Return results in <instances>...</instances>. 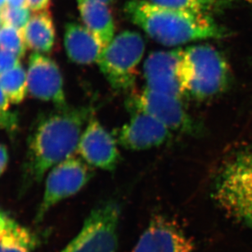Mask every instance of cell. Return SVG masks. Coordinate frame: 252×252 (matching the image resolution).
<instances>
[{"label":"cell","mask_w":252,"mask_h":252,"mask_svg":"<svg viewBox=\"0 0 252 252\" xmlns=\"http://www.w3.org/2000/svg\"><path fill=\"white\" fill-rule=\"evenodd\" d=\"M182 68L186 96L191 99H213L232 84V70L225 57L210 44L184 49Z\"/></svg>","instance_id":"obj_4"},{"label":"cell","mask_w":252,"mask_h":252,"mask_svg":"<svg viewBox=\"0 0 252 252\" xmlns=\"http://www.w3.org/2000/svg\"><path fill=\"white\" fill-rule=\"evenodd\" d=\"M20 59L11 52L0 49V74L11 70L20 64Z\"/></svg>","instance_id":"obj_22"},{"label":"cell","mask_w":252,"mask_h":252,"mask_svg":"<svg viewBox=\"0 0 252 252\" xmlns=\"http://www.w3.org/2000/svg\"><path fill=\"white\" fill-rule=\"evenodd\" d=\"M16 224L17 223L14 220H12L7 215L0 211V239Z\"/></svg>","instance_id":"obj_24"},{"label":"cell","mask_w":252,"mask_h":252,"mask_svg":"<svg viewBox=\"0 0 252 252\" xmlns=\"http://www.w3.org/2000/svg\"><path fill=\"white\" fill-rule=\"evenodd\" d=\"M121 206L108 200L96 206L77 235L59 252H117Z\"/></svg>","instance_id":"obj_6"},{"label":"cell","mask_w":252,"mask_h":252,"mask_svg":"<svg viewBox=\"0 0 252 252\" xmlns=\"http://www.w3.org/2000/svg\"><path fill=\"white\" fill-rule=\"evenodd\" d=\"M84 25L97 37L103 49L115 37L112 12L104 2L97 0H76Z\"/></svg>","instance_id":"obj_15"},{"label":"cell","mask_w":252,"mask_h":252,"mask_svg":"<svg viewBox=\"0 0 252 252\" xmlns=\"http://www.w3.org/2000/svg\"><path fill=\"white\" fill-rule=\"evenodd\" d=\"M17 118L15 113L2 112L0 113V126L7 130H14L17 127Z\"/></svg>","instance_id":"obj_23"},{"label":"cell","mask_w":252,"mask_h":252,"mask_svg":"<svg viewBox=\"0 0 252 252\" xmlns=\"http://www.w3.org/2000/svg\"><path fill=\"white\" fill-rule=\"evenodd\" d=\"M10 101L4 91L2 90L1 85H0V113L7 112L9 108Z\"/></svg>","instance_id":"obj_27"},{"label":"cell","mask_w":252,"mask_h":252,"mask_svg":"<svg viewBox=\"0 0 252 252\" xmlns=\"http://www.w3.org/2000/svg\"><path fill=\"white\" fill-rule=\"evenodd\" d=\"M6 5L13 7H27V0H7Z\"/></svg>","instance_id":"obj_28"},{"label":"cell","mask_w":252,"mask_h":252,"mask_svg":"<svg viewBox=\"0 0 252 252\" xmlns=\"http://www.w3.org/2000/svg\"><path fill=\"white\" fill-rule=\"evenodd\" d=\"M212 196L229 218L252 228V145L223 160L214 179Z\"/></svg>","instance_id":"obj_3"},{"label":"cell","mask_w":252,"mask_h":252,"mask_svg":"<svg viewBox=\"0 0 252 252\" xmlns=\"http://www.w3.org/2000/svg\"><path fill=\"white\" fill-rule=\"evenodd\" d=\"M248 2H249V3H250V4L252 6V0H248Z\"/></svg>","instance_id":"obj_32"},{"label":"cell","mask_w":252,"mask_h":252,"mask_svg":"<svg viewBox=\"0 0 252 252\" xmlns=\"http://www.w3.org/2000/svg\"><path fill=\"white\" fill-rule=\"evenodd\" d=\"M125 14L159 44L180 46L190 42L221 39L230 32L206 13H196L161 7L147 0H128Z\"/></svg>","instance_id":"obj_2"},{"label":"cell","mask_w":252,"mask_h":252,"mask_svg":"<svg viewBox=\"0 0 252 252\" xmlns=\"http://www.w3.org/2000/svg\"><path fill=\"white\" fill-rule=\"evenodd\" d=\"M150 2L170 9L196 13H206L210 7L201 0H149Z\"/></svg>","instance_id":"obj_21"},{"label":"cell","mask_w":252,"mask_h":252,"mask_svg":"<svg viewBox=\"0 0 252 252\" xmlns=\"http://www.w3.org/2000/svg\"><path fill=\"white\" fill-rule=\"evenodd\" d=\"M132 114L130 120L117 131V143L122 148L148 150L163 145L170 138V129L154 117L141 112Z\"/></svg>","instance_id":"obj_13"},{"label":"cell","mask_w":252,"mask_h":252,"mask_svg":"<svg viewBox=\"0 0 252 252\" xmlns=\"http://www.w3.org/2000/svg\"><path fill=\"white\" fill-rule=\"evenodd\" d=\"M94 116L90 106L55 107L40 115L30 132L22 170V187L40 182L53 169L77 151L85 126Z\"/></svg>","instance_id":"obj_1"},{"label":"cell","mask_w":252,"mask_h":252,"mask_svg":"<svg viewBox=\"0 0 252 252\" xmlns=\"http://www.w3.org/2000/svg\"><path fill=\"white\" fill-rule=\"evenodd\" d=\"M6 4H7V0H0V10L3 8Z\"/></svg>","instance_id":"obj_29"},{"label":"cell","mask_w":252,"mask_h":252,"mask_svg":"<svg viewBox=\"0 0 252 252\" xmlns=\"http://www.w3.org/2000/svg\"><path fill=\"white\" fill-rule=\"evenodd\" d=\"M76 152L88 165L107 171L116 170L121 158L117 139L94 116L83 131Z\"/></svg>","instance_id":"obj_11"},{"label":"cell","mask_w":252,"mask_h":252,"mask_svg":"<svg viewBox=\"0 0 252 252\" xmlns=\"http://www.w3.org/2000/svg\"><path fill=\"white\" fill-rule=\"evenodd\" d=\"M31 17V9L28 7H13L6 5L0 10L1 25H9L19 30H24Z\"/></svg>","instance_id":"obj_20"},{"label":"cell","mask_w":252,"mask_h":252,"mask_svg":"<svg viewBox=\"0 0 252 252\" xmlns=\"http://www.w3.org/2000/svg\"><path fill=\"white\" fill-rule=\"evenodd\" d=\"M201 2H203L205 4L207 5L209 7H211L212 0H201Z\"/></svg>","instance_id":"obj_30"},{"label":"cell","mask_w":252,"mask_h":252,"mask_svg":"<svg viewBox=\"0 0 252 252\" xmlns=\"http://www.w3.org/2000/svg\"><path fill=\"white\" fill-rule=\"evenodd\" d=\"M8 160H9V157H8L7 148L6 146L0 143V176L6 170Z\"/></svg>","instance_id":"obj_26"},{"label":"cell","mask_w":252,"mask_h":252,"mask_svg":"<svg viewBox=\"0 0 252 252\" xmlns=\"http://www.w3.org/2000/svg\"><path fill=\"white\" fill-rule=\"evenodd\" d=\"M0 85L11 103L18 104L25 99L28 92L27 73L21 63L0 74Z\"/></svg>","instance_id":"obj_17"},{"label":"cell","mask_w":252,"mask_h":252,"mask_svg":"<svg viewBox=\"0 0 252 252\" xmlns=\"http://www.w3.org/2000/svg\"><path fill=\"white\" fill-rule=\"evenodd\" d=\"M93 175L87 163L74 157L54 166L47 177L43 200L35 216L37 222L42 221L55 205L79 192Z\"/></svg>","instance_id":"obj_8"},{"label":"cell","mask_w":252,"mask_h":252,"mask_svg":"<svg viewBox=\"0 0 252 252\" xmlns=\"http://www.w3.org/2000/svg\"><path fill=\"white\" fill-rule=\"evenodd\" d=\"M64 46L68 59L79 65L97 63L103 50L97 37L85 25L76 22L65 25Z\"/></svg>","instance_id":"obj_14"},{"label":"cell","mask_w":252,"mask_h":252,"mask_svg":"<svg viewBox=\"0 0 252 252\" xmlns=\"http://www.w3.org/2000/svg\"><path fill=\"white\" fill-rule=\"evenodd\" d=\"M23 31L27 48L31 50L49 54L54 49L56 30L49 10L34 12Z\"/></svg>","instance_id":"obj_16"},{"label":"cell","mask_w":252,"mask_h":252,"mask_svg":"<svg viewBox=\"0 0 252 252\" xmlns=\"http://www.w3.org/2000/svg\"><path fill=\"white\" fill-rule=\"evenodd\" d=\"M97 1H99V2H104L106 4H111L114 0H97Z\"/></svg>","instance_id":"obj_31"},{"label":"cell","mask_w":252,"mask_h":252,"mask_svg":"<svg viewBox=\"0 0 252 252\" xmlns=\"http://www.w3.org/2000/svg\"><path fill=\"white\" fill-rule=\"evenodd\" d=\"M36 244L35 236L17 223L0 239V252H32Z\"/></svg>","instance_id":"obj_18"},{"label":"cell","mask_w":252,"mask_h":252,"mask_svg":"<svg viewBox=\"0 0 252 252\" xmlns=\"http://www.w3.org/2000/svg\"><path fill=\"white\" fill-rule=\"evenodd\" d=\"M27 73L28 91L33 97L52 102L56 107L67 106L63 75L56 62L34 52L30 57Z\"/></svg>","instance_id":"obj_10"},{"label":"cell","mask_w":252,"mask_h":252,"mask_svg":"<svg viewBox=\"0 0 252 252\" xmlns=\"http://www.w3.org/2000/svg\"><path fill=\"white\" fill-rule=\"evenodd\" d=\"M51 0H27V7L34 12L49 10Z\"/></svg>","instance_id":"obj_25"},{"label":"cell","mask_w":252,"mask_h":252,"mask_svg":"<svg viewBox=\"0 0 252 252\" xmlns=\"http://www.w3.org/2000/svg\"><path fill=\"white\" fill-rule=\"evenodd\" d=\"M191 238L175 220L157 216L142 233L132 252H194Z\"/></svg>","instance_id":"obj_12"},{"label":"cell","mask_w":252,"mask_h":252,"mask_svg":"<svg viewBox=\"0 0 252 252\" xmlns=\"http://www.w3.org/2000/svg\"><path fill=\"white\" fill-rule=\"evenodd\" d=\"M183 54V49L152 53L143 64L146 88L181 99L186 97Z\"/></svg>","instance_id":"obj_9"},{"label":"cell","mask_w":252,"mask_h":252,"mask_svg":"<svg viewBox=\"0 0 252 252\" xmlns=\"http://www.w3.org/2000/svg\"><path fill=\"white\" fill-rule=\"evenodd\" d=\"M144 51L143 36L133 31H125L117 34L103 49L97 64L115 91L128 92L133 87Z\"/></svg>","instance_id":"obj_5"},{"label":"cell","mask_w":252,"mask_h":252,"mask_svg":"<svg viewBox=\"0 0 252 252\" xmlns=\"http://www.w3.org/2000/svg\"><path fill=\"white\" fill-rule=\"evenodd\" d=\"M0 48L11 52L19 59L25 56L27 52V43L24 36V31L19 30L9 25L0 26Z\"/></svg>","instance_id":"obj_19"},{"label":"cell","mask_w":252,"mask_h":252,"mask_svg":"<svg viewBox=\"0 0 252 252\" xmlns=\"http://www.w3.org/2000/svg\"><path fill=\"white\" fill-rule=\"evenodd\" d=\"M131 112H141L154 117L170 131L193 134L198 127L190 116L181 98L146 88L128 98Z\"/></svg>","instance_id":"obj_7"}]
</instances>
